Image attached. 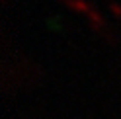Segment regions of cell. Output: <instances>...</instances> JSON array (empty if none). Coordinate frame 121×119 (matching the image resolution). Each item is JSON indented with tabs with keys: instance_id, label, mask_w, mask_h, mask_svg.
Masks as SVG:
<instances>
[{
	"instance_id": "cell-2",
	"label": "cell",
	"mask_w": 121,
	"mask_h": 119,
	"mask_svg": "<svg viewBox=\"0 0 121 119\" xmlns=\"http://www.w3.org/2000/svg\"><path fill=\"white\" fill-rule=\"evenodd\" d=\"M59 2H63V4H65V6H66V2H69V0H59Z\"/></svg>"
},
{
	"instance_id": "cell-1",
	"label": "cell",
	"mask_w": 121,
	"mask_h": 119,
	"mask_svg": "<svg viewBox=\"0 0 121 119\" xmlns=\"http://www.w3.org/2000/svg\"><path fill=\"white\" fill-rule=\"evenodd\" d=\"M109 12H111L113 18H117V20L121 21V4H117V2H109Z\"/></svg>"
}]
</instances>
